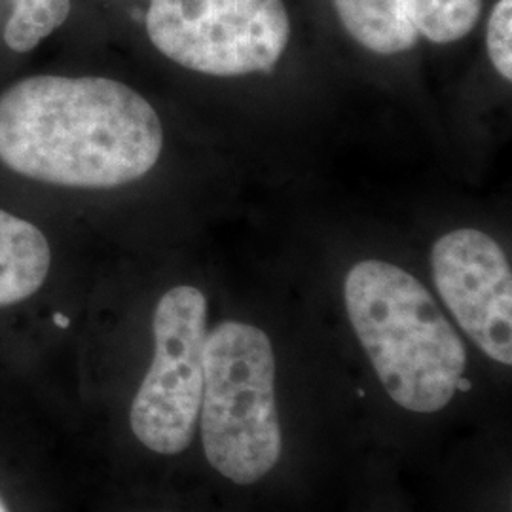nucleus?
Here are the masks:
<instances>
[{
    "mask_svg": "<svg viewBox=\"0 0 512 512\" xmlns=\"http://www.w3.org/2000/svg\"><path fill=\"white\" fill-rule=\"evenodd\" d=\"M334 6L349 35L374 54H401L418 44L397 0H334Z\"/></svg>",
    "mask_w": 512,
    "mask_h": 512,
    "instance_id": "nucleus-8",
    "label": "nucleus"
},
{
    "mask_svg": "<svg viewBox=\"0 0 512 512\" xmlns=\"http://www.w3.org/2000/svg\"><path fill=\"white\" fill-rule=\"evenodd\" d=\"M275 353L262 329L222 321L207 332L198 427L207 463L238 486L262 482L283 454Z\"/></svg>",
    "mask_w": 512,
    "mask_h": 512,
    "instance_id": "nucleus-3",
    "label": "nucleus"
},
{
    "mask_svg": "<svg viewBox=\"0 0 512 512\" xmlns=\"http://www.w3.org/2000/svg\"><path fill=\"white\" fill-rule=\"evenodd\" d=\"M397 4L412 29L435 44L467 37L482 12V0H397Z\"/></svg>",
    "mask_w": 512,
    "mask_h": 512,
    "instance_id": "nucleus-9",
    "label": "nucleus"
},
{
    "mask_svg": "<svg viewBox=\"0 0 512 512\" xmlns=\"http://www.w3.org/2000/svg\"><path fill=\"white\" fill-rule=\"evenodd\" d=\"M488 54L497 73L512 80V0H499L488 21Z\"/></svg>",
    "mask_w": 512,
    "mask_h": 512,
    "instance_id": "nucleus-11",
    "label": "nucleus"
},
{
    "mask_svg": "<svg viewBox=\"0 0 512 512\" xmlns=\"http://www.w3.org/2000/svg\"><path fill=\"white\" fill-rule=\"evenodd\" d=\"M344 302L387 397L421 416L448 408L463 385L467 349L420 279L363 260L346 275Z\"/></svg>",
    "mask_w": 512,
    "mask_h": 512,
    "instance_id": "nucleus-2",
    "label": "nucleus"
},
{
    "mask_svg": "<svg viewBox=\"0 0 512 512\" xmlns=\"http://www.w3.org/2000/svg\"><path fill=\"white\" fill-rule=\"evenodd\" d=\"M52 253L29 220L0 209V308L31 298L44 285Z\"/></svg>",
    "mask_w": 512,
    "mask_h": 512,
    "instance_id": "nucleus-7",
    "label": "nucleus"
},
{
    "mask_svg": "<svg viewBox=\"0 0 512 512\" xmlns=\"http://www.w3.org/2000/svg\"><path fill=\"white\" fill-rule=\"evenodd\" d=\"M148 37L184 69L213 76L270 71L291 38L283 0H152Z\"/></svg>",
    "mask_w": 512,
    "mask_h": 512,
    "instance_id": "nucleus-4",
    "label": "nucleus"
},
{
    "mask_svg": "<svg viewBox=\"0 0 512 512\" xmlns=\"http://www.w3.org/2000/svg\"><path fill=\"white\" fill-rule=\"evenodd\" d=\"M433 281L444 306L478 349L495 363L512 365V272L492 236L461 228L431 249Z\"/></svg>",
    "mask_w": 512,
    "mask_h": 512,
    "instance_id": "nucleus-6",
    "label": "nucleus"
},
{
    "mask_svg": "<svg viewBox=\"0 0 512 512\" xmlns=\"http://www.w3.org/2000/svg\"><path fill=\"white\" fill-rule=\"evenodd\" d=\"M54 321L59 325V327H67V325H69V319H67V317H63L61 313H55Z\"/></svg>",
    "mask_w": 512,
    "mask_h": 512,
    "instance_id": "nucleus-12",
    "label": "nucleus"
},
{
    "mask_svg": "<svg viewBox=\"0 0 512 512\" xmlns=\"http://www.w3.org/2000/svg\"><path fill=\"white\" fill-rule=\"evenodd\" d=\"M162 147L158 112L116 80L33 76L0 95V162L27 179L114 188L145 177Z\"/></svg>",
    "mask_w": 512,
    "mask_h": 512,
    "instance_id": "nucleus-1",
    "label": "nucleus"
},
{
    "mask_svg": "<svg viewBox=\"0 0 512 512\" xmlns=\"http://www.w3.org/2000/svg\"><path fill=\"white\" fill-rule=\"evenodd\" d=\"M0 512H10L8 511V507L4 505V501H2V497H0Z\"/></svg>",
    "mask_w": 512,
    "mask_h": 512,
    "instance_id": "nucleus-13",
    "label": "nucleus"
},
{
    "mask_svg": "<svg viewBox=\"0 0 512 512\" xmlns=\"http://www.w3.org/2000/svg\"><path fill=\"white\" fill-rule=\"evenodd\" d=\"M71 14V0H14L4 40L14 52H31Z\"/></svg>",
    "mask_w": 512,
    "mask_h": 512,
    "instance_id": "nucleus-10",
    "label": "nucleus"
},
{
    "mask_svg": "<svg viewBox=\"0 0 512 512\" xmlns=\"http://www.w3.org/2000/svg\"><path fill=\"white\" fill-rule=\"evenodd\" d=\"M207 332V298L200 289L179 285L160 298L152 363L129 410L135 439L154 454H183L196 437Z\"/></svg>",
    "mask_w": 512,
    "mask_h": 512,
    "instance_id": "nucleus-5",
    "label": "nucleus"
}]
</instances>
